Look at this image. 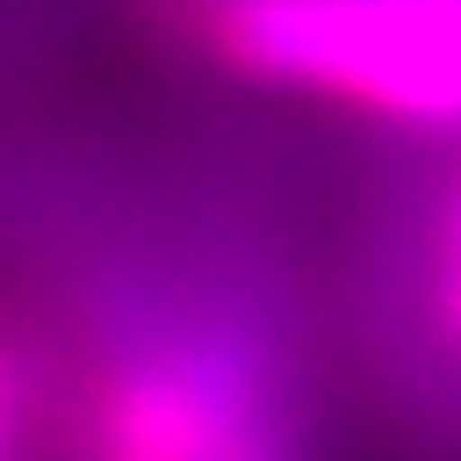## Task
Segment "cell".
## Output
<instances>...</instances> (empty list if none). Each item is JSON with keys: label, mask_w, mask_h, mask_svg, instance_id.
Here are the masks:
<instances>
[{"label": "cell", "mask_w": 461, "mask_h": 461, "mask_svg": "<svg viewBox=\"0 0 461 461\" xmlns=\"http://www.w3.org/2000/svg\"><path fill=\"white\" fill-rule=\"evenodd\" d=\"M230 75L394 127H461V0H209Z\"/></svg>", "instance_id": "1"}, {"label": "cell", "mask_w": 461, "mask_h": 461, "mask_svg": "<svg viewBox=\"0 0 461 461\" xmlns=\"http://www.w3.org/2000/svg\"><path fill=\"white\" fill-rule=\"evenodd\" d=\"M253 424L268 417L230 365L149 350L104 365V380L90 387L82 447L90 461H223Z\"/></svg>", "instance_id": "2"}, {"label": "cell", "mask_w": 461, "mask_h": 461, "mask_svg": "<svg viewBox=\"0 0 461 461\" xmlns=\"http://www.w3.org/2000/svg\"><path fill=\"white\" fill-rule=\"evenodd\" d=\"M223 461H291V447H283V431H276V424H253Z\"/></svg>", "instance_id": "3"}, {"label": "cell", "mask_w": 461, "mask_h": 461, "mask_svg": "<svg viewBox=\"0 0 461 461\" xmlns=\"http://www.w3.org/2000/svg\"><path fill=\"white\" fill-rule=\"evenodd\" d=\"M447 321L461 335V246H454V268H447Z\"/></svg>", "instance_id": "4"}, {"label": "cell", "mask_w": 461, "mask_h": 461, "mask_svg": "<svg viewBox=\"0 0 461 461\" xmlns=\"http://www.w3.org/2000/svg\"><path fill=\"white\" fill-rule=\"evenodd\" d=\"M15 424V372H8V357H0V431Z\"/></svg>", "instance_id": "5"}, {"label": "cell", "mask_w": 461, "mask_h": 461, "mask_svg": "<svg viewBox=\"0 0 461 461\" xmlns=\"http://www.w3.org/2000/svg\"><path fill=\"white\" fill-rule=\"evenodd\" d=\"M8 439H15V424H8V431H0V461H8Z\"/></svg>", "instance_id": "6"}]
</instances>
